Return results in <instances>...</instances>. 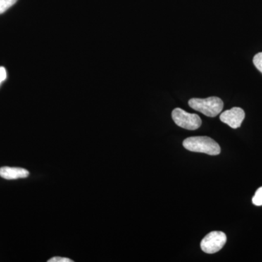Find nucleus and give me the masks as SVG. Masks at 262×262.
<instances>
[{
  "label": "nucleus",
  "mask_w": 262,
  "mask_h": 262,
  "mask_svg": "<svg viewBox=\"0 0 262 262\" xmlns=\"http://www.w3.org/2000/svg\"><path fill=\"white\" fill-rule=\"evenodd\" d=\"M172 118L178 126L189 130H195L202 125L201 117L198 115L188 113L181 108L173 110Z\"/></svg>",
  "instance_id": "nucleus-3"
},
{
  "label": "nucleus",
  "mask_w": 262,
  "mask_h": 262,
  "mask_svg": "<svg viewBox=\"0 0 262 262\" xmlns=\"http://www.w3.org/2000/svg\"><path fill=\"white\" fill-rule=\"evenodd\" d=\"M189 106L207 117H215L222 113L224 103L221 98L212 96L207 98H191Z\"/></svg>",
  "instance_id": "nucleus-2"
},
{
  "label": "nucleus",
  "mask_w": 262,
  "mask_h": 262,
  "mask_svg": "<svg viewBox=\"0 0 262 262\" xmlns=\"http://www.w3.org/2000/svg\"><path fill=\"white\" fill-rule=\"evenodd\" d=\"M185 149L194 152L205 153L209 155H218L221 147L218 143L208 136H193L183 141Z\"/></svg>",
  "instance_id": "nucleus-1"
},
{
  "label": "nucleus",
  "mask_w": 262,
  "mask_h": 262,
  "mask_svg": "<svg viewBox=\"0 0 262 262\" xmlns=\"http://www.w3.org/2000/svg\"><path fill=\"white\" fill-rule=\"evenodd\" d=\"M7 78V72L5 67H0V84L3 83V82Z\"/></svg>",
  "instance_id": "nucleus-10"
},
{
  "label": "nucleus",
  "mask_w": 262,
  "mask_h": 262,
  "mask_svg": "<svg viewBox=\"0 0 262 262\" xmlns=\"http://www.w3.org/2000/svg\"><path fill=\"white\" fill-rule=\"evenodd\" d=\"M226 243L227 236L225 233L221 231H213L202 239L201 247L203 252L213 254L222 250Z\"/></svg>",
  "instance_id": "nucleus-4"
},
{
  "label": "nucleus",
  "mask_w": 262,
  "mask_h": 262,
  "mask_svg": "<svg viewBox=\"0 0 262 262\" xmlns=\"http://www.w3.org/2000/svg\"><path fill=\"white\" fill-rule=\"evenodd\" d=\"M253 204L256 206H262V187L258 188L252 199Z\"/></svg>",
  "instance_id": "nucleus-8"
},
{
  "label": "nucleus",
  "mask_w": 262,
  "mask_h": 262,
  "mask_svg": "<svg viewBox=\"0 0 262 262\" xmlns=\"http://www.w3.org/2000/svg\"><path fill=\"white\" fill-rule=\"evenodd\" d=\"M18 0H0V15L4 13L17 3Z\"/></svg>",
  "instance_id": "nucleus-7"
},
{
  "label": "nucleus",
  "mask_w": 262,
  "mask_h": 262,
  "mask_svg": "<svg viewBox=\"0 0 262 262\" xmlns=\"http://www.w3.org/2000/svg\"><path fill=\"white\" fill-rule=\"evenodd\" d=\"M253 62L256 68L262 74V52L255 55Z\"/></svg>",
  "instance_id": "nucleus-9"
},
{
  "label": "nucleus",
  "mask_w": 262,
  "mask_h": 262,
  "mask_svg": "<svg viewBox=\"0 0 262 262\" xmlns=\"http://www.w3.org/2000/svg\"><path fill=\"white\" fill-rule=\"evenodd\" d=\"M48 262H73L72 260L68 258L63 257H53L48 260Z\"/></svg>",
  "instance_id": "nucleus-11"
},
{
  "label": "nucleus",
  "mask_w": 262,
  "mask_h": 262,
  "mask_svg": "<svg viewBox=\"0 0 262 262\" xmlns=\"http://www.w3.org/2000/svg\"><path fill=\"white\" fill-rule=\"evenodd\" d=\"M245 117L246 114L243 108L233 107L221 114L220 120L232 128L236 129L241 126Z\"/></svg>",
  "instance_id": "nucleus-5"
},
{
  "label": "nucleus",
  "mask_w": 262,
  "mask_h": 262,
  "mask_svg": "<svg viewBox=\"0 0 262 262\" xmlns=\"http://www.w3.org/2000/svg\"><path fill=\"white\" fill-rule=\"evenodd\" d=\"M29 176V172L26 169L7 166L0 168V177L8 180L27 178Z\"/></svg>",
  "instance_id": "nucleus-6"
}]
</instances>
